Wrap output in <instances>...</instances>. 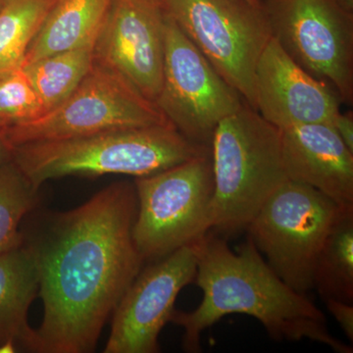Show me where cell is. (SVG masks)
Listing matches in <instances>:
<instances>
[{"label": "cell", "instance_id": "cell-1", "mask_svg": "<svg viewBox=\"0 0 353 353\" xmlns=\"http://www.w3.org/2000/svg\"><path fill=\"white\" fill-rule=\"evenodd\" d=\"M134 185L116 183L24 233L39 275L44 314L38 353H90L143 259L132 239Z\"/></svg>", "mask_w": 353, "mask_h": 353}, {"label": "cell", "instance_id": "cell-2", "mask_svg": "<svg viewBox=\"0 0 353 353\" xmlns=\"http://www.w3.org/2000/svg\"><path fill=\"white\" fill-rule=\"evenodd\" d=\"M196 281L203 299L194 311L175 310L171 322L183 329L185 352H201V334L225 316L259 320L274 340H309L339 353L352 347L329 331L324 313L305 294L285 284L248 236L234 252L224 239L210 233L199 241Z\"/></svg>", "mask_w": 353, "mask_h": 353}, {"label": "cell", "instance_id": "cell-3", "mask_svg": "<svg viewBox=\"0 0 353 353\" xmlns=\"http://www.w3.org/2000/svg\"><path fill=\"white\" fill-rule=\"evenodd\" d=\"M209 150L167 124L26 143L11 150V160L39 190L46 181L63 176L152 175Z\"/></svg>", "mask_w": 353, "mask_h": 353}, {"label": "cell", "instance_id": "cell-4", "mask_svg": "<svg viewBox=\"0 0 353 353\" xmlns=\"http://www.w3.org/2000/svg\"><path fill=\"white\" fill-rule=\"evenodd\" d=\"M210 155L214 189L209 231L240 233L289 180L283 162L281 130L243 103L216 127Z\"/></svg>", "mask_w": 353, "mask_h": 353}, {"label": "cell", "instance_id": "cell-5", "mask_svg": "<svg viewBox=\"0 0 353 353\" xmlns=\"http://www.w3.org/2000/svg\"><path fill=\"white\" fill-rule=\"evenodd\" d=\"M134 189L138 210L132 239L143 261L163 259L208 233L214 189L210 150L136 178Z\"/></svg>", "mask_w": 353, "mask_h": 353}, {"label": "cell", "instance_id": "cell-6", "mask_svg": "<svg viewBox=\"0 0 353 353\" xmlns=\"http://www.w3.org/2000/svg\"><path fill=\"white\" fill-rule=\"evenodd\" d=\"M343 206L312 187L288 180L246 230L279 277L306 294L313 289L318 254Z\"/></svg>", "mask_w": 353, "mask_h": 353}, {"label": "cell", "instance_id": "cell-7", "mask_svg": "<svg viewBox=\"0 0 353 353\" xmlns=\"http://www.w3.org/2000/svg\"><path fill=\"white\" fill-rule=\"evenodd\" d=\"M171 124L154 102L94 62L75 92L50 112L0 131L10 150L26 143Z\"/></svg>", "mask_w": 353, "mask_h": 353}, {"label": "cell", "instance_id": "cell-8", "mask_svg": "<svg viewBox=\"0 0 353 353\" xmlns=\"http://www.w3.org/2000/svg\"><path fill=\"white\" fill-rule=\"evenodd\" d=\"M164 7L218 73L255 109V70L272 37L263 6L243 0H164Z\"/></svg>", "mask_w": 353, "mask_h": 353}, {"label": "cell", "instance_id": "cell-9", "mask_svg": "<svg viewBox=\"0 0 353 353\" xmlns=\"http://www.w3.org/2000/svg\"><path fill=\"white\" fill-rule=\"evenodd\" d=\"M272 37L297 65L353 101V14L334 0H264Z\"/></svg>", "mask_w": 353, "mask_h": 353}, {"label": "cell", "instance_id": "cell-10", "mask_svg": "<svg viewBox=\"0 0 353 353\" xmlns=\"http://www.w3.org/2000/svg\"><path fill=\"white\" fill-rule=\"evenodd\" d=\"M246 103L166 12L163 83L155 104L185 138L210 145L218 124Z\"/></svg>", "mask_w": 353, "mask_h": 353}, {"label": "cell", "instance_id": "cell-11", "mask_svg": "<svg viewBox=\"0 0 353 353\" xmlns=\"http://www.w3.org/2000/svg\"><path fill=\"white\" fill-rule=\"evenodd\" d=\"M199 241L141 271L114 310L105 353H157L176 297L196 279Z\"/></svg>", "mask_w": 353, "mask_h": 353}, {"label": "cell", "instance_id": "cell-12", "mask_svg": "<svg viewBox=\"0 0 353 353\" xmlns=\"http://www.w3.org/2000/svg\"><path fill=\"white\" fill-rule=\"evenodd\" d=\"M165 20L159 0H112L94 46L95 64L154 103L163 83Z\"/></svg>", "mask_w": 353, "mask_h": 353}, {"label": "cell", "instance_id": "cell-13", "mask_svg": "<svg viewBox=\"0 0 353 353\" xmlns=\"http://www.w3.org/2000/svg\"><path fill=\"white\" fill-rule=\"evenodd\" d=\"M254 92L255 110L280 130L332 124L341 112L336 90L297 65L273 37L257 62Z\"/></svg>", "mask_w": 353, "mask_h": 353}, {"label": "cell", "instance_id": "cell-14", "mask_svg": "<svg viewBox=\"0 0 353 353\" xmlns=\"http://www.w3.org/2000/svg\"><path fill=\"white\" fill-rule=\"evenodd\" d=\"M281 141L289 180L312 187L340 205H352L353 152L331 123L281 130Z\"/></svg>", "mask_w": 353, "mask_h": 353}, {"label": "cell", "instance_id": "cell-15", "mask_svg": "<svg viewBox=\"0 0 353 353\" xmlns=\"http://www.w3.org/2000/svg\"><path fill=\"white\" fill-rule=\"evenodd\" d=\"M38 267L25 245L0 253V353L36 352V330L28 312L39 296Z\"/></svg>", "mask_w": 353, "mask_h": 353}, {"label": "cell", "instance_id": "cell-16", "mask_svg": "<svg viewBox=\"0 0 353 353\" xmlns=\"http://www.w3.org/2000/svg\"><path fill=\"white\" fill-rule=\"evenodd\" d=\"M111 2L112 0H57L32 39L23 66L39 58L73 50L95 39Z\"/></svg>", "mask_w": 353, "mask_h": 353}, {"label": "cell", "instance_id": "cell-17", "mask_svg": "<svg viewBox=\"0 0 353 353\" xmlns=\"http://www.w3.org/2000/svg\"><path fill=\"white\" fill-rule=\"evenodd\" d=\"M94 41L39 58L22 67L43 102L44 113L66 101L88 75L94 65Z\"/></svg>", "mask_w": 353, "mask_h": 353}, {"label": "cell", "instance_id": "cell-18", "mask_svg": "<svg viewBox=\"0 0 353 353\" xmlns=\"http://www.w3.org/2000/svg\"><path fill=\"white\" fill-rule=\"evenodd\" d=\"M353 303V205L343 206L316 260L313 289Z\"/></svg>", "mask_w": 353, "mask_h": 353}, {"label": "cell", "instance_id": "cell-19", "mask_svg": "<svg viewBox=\"0 0 353 353\" xmlns=\"http://www.w3.org/2000/svg\"><path fill=\"white\" fill-rule=\"evenodd\" d=\"M57 0H10L0 10V75L22 68L28 50Z\"/></svg>", "mask_w": 353, "mask_h": 353}, {"label": "cell", "instance_id": "cell-20", "mask_svg": "<svg viewBox=\"0 0 353 353\" xmlns=\"http://www.w3.org/2000/svg\"><path fill=\"white\" fill-rule=\"evenodd\" d=\"M34 189L12 160L0 166V253L23 245V219L39 202Z\"/></svg>", "mask_w": 353, "mask_h": 353}, {"label": "cell", "instance_id": "cell-21", "mask_svg": "<svg viewBox=\"0 0 353 353\" xmlns=\"http://www.w3.org/2000/svg\"><path fill=\"white\" fill-rule=\"evenodd\" d=\"M43 114V102L22 68L0 75V131Z\"/></svg>", "mask_w": 353, "mask_h": 353}, {"label": "cell", "instance_id": "cell-22", "mask_svg": "<svg viewBox=\"0 0 353 353\" xmlns=\"http://www.w3.org/2000/svg\"><path fill=\"white\" fill-rule=\"evenodd\" d=\"M325 301L329 312L340 325L348 340L353 341V303L334 299Z\"/></svg>", "mask_w": 353, "mask_h": 353}, {"label": "cell", "instance_id": "cell-23", "mask_svg": "<svg viewBox=\"0 0 353 353\" xmlns=\"http://www.w3.org/2000/svg\"><path fill=\"white\" fill-rule=\"evenodd\" d=\"M348 150L353 152V115L352 111L347 113H339L332 123Z\"/></svg>", "mask_w": 353, "mask_h": 353}, {"label": "cell", "instance_id": "cell-24", "mask_svg": "<svg viewBox=\"0 0 353 353\" xmlns=\"http://www.w3.org/2000/svg\"><path fill=\"white\" fill-rule=\"evenodd\" d=\"M11 160V150L2 137L0 136V166Z\"/></svg>", "mask_w": 353, "mask_h": 353}, {"label": "cell", "instance_id": "cell-25", "mask_svg": "<svg viewBox=\"0 0 353 353\" xmlns=\"http://www.w3.org/2000/svg\"><path fill=\"white\" fill-rule=\"evenodd\" d=\"M336 3L347 12L353 13V0H334Z\"/></svg>", "mask_w": 353, "mask_h": 353}, {"label": "cell", "instance_id": "cell-26", "mask_svg": "<svg viewBox=\"0 0 353 353\" xmlns=\"http://www.w3.org/2000/svg\"><path fill=\"white\" fill-rule=\"evenodd\" d=\"M243 1L248 2V3L252 4V6H263V4H262L261 0H243Z\"/></svg>", "mask_w": 353, "mask_h": 353}, {"label": "cell", "instance_id": "cell-27", "mask_svg": "<svg viewBox=\"0 0 353 353\" xmlns=\"http://www.w3.org/2000/svg\"><path fill=\"white\" fill-rule=\"evenodd\" d=\"M9 1H10V0H0V10H1V9L3 8Z\"/></svg>", "mask_w": 353, "mask_h": 353}, {"label": "cell", "instance_id": "cell-28", "mask_svg": "<svg viewBox=\"0 0 353 353\" xmlns=\"http://www.w3.org/2000/svg\"><path fill=\"white\" fill-rule=\"evenodd\" d=\"M159 1H161V2H162V3H163V4H164V0H159Z\"/></svg>", "mask_w": 353, "mask_h": 353}]
</instances>
